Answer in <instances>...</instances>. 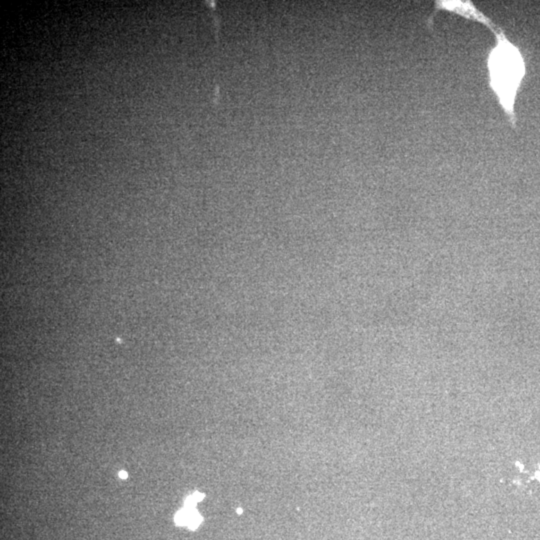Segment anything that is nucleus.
Wrapping results in <instances>:
<instances>
[{"label": "nucleus", "instance_id": "f257e3e1", "mask_svg": "<svg viewBox=\"0 0 540 540\" xmlns=\"http://www.w3.org/2000/svg\"><path fill=\"white\" fill-rule=\"evenodd\" d=\"M496 45L487 56L489 85L501 110L507 115L510 126L516 129L515 101L526 76V63L521 49L508 40L507 33L498 26L492 31Z\"/></svg>", "mask_w": 540, "mask_h": 540}, {"label": "nucleus", "instance_id": "f03ea898", "mask_svg": "<svg viewBox=\"0 0 540 540\" xmlns=\"http://www.w3.org/2000/svg\"><path fill=\"white\" fill-rule=\"evenodd\" d=\"M435 12L437 11H446V12L455 13L456 15L464 17V19L471 20V22H478L487 26L490 31H494L498 28V26L487 17L484 13L481 12L474 6L473 1H460V0H439L435 1Z\"/></svg>", "mask_w": 540, "mask_h": 540}, {"label": "nucleus", "instance_id": "7ed1b4c3", "mask_svg": "<svg viewBox=\"0 0 540 540\" xmlns=\"http://www.w3.org/2000/svg\"><path fill=\"white\" fill-rule=\"evenodd\" d=\"M203 521V517L199 514L195 508H187L180 510L176 515V523L178 525H185L192 530L199 528Z\"/></svg>", "mask_w": 540, "mask_h": 540}, {"label": "nucleus", "instance_id": "20e7f679", "mask_svg": "<svg viewBox=\"0 0 540 540\" xmlns=\"http://www.w3.org/2000/svg\"><path fill=\"white\" fill-rule=\"evenodd\" d=\"M192 496L195 499V500L197 501V503H199V501L203 500L204 498V494L201 493V492H194Z\"/></svg>", "mask_w": 540, "mask_h": 540}, {"label": "nucleus", "instance_id": "39448f33", "mask_svg": "<svg viewBox=\"0 0 540 540\" xmlns=\"http://www.w3.org/2000/svg\"><path fill=\"white\" fill-rule=\"evenodd\" d=\"M119 476H120V478H121V480H126V478H127V473H126V471H120Z\"/></svg>", "mask_w": 540, "mask_h": 540}]
</instances>
